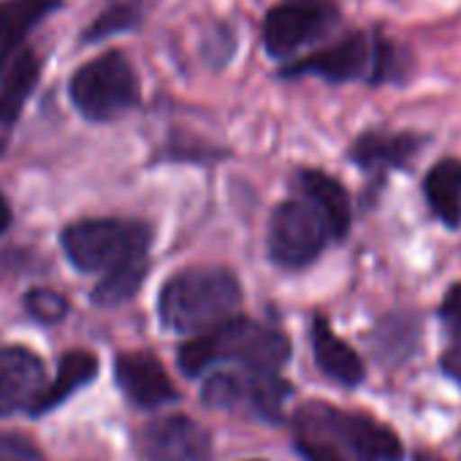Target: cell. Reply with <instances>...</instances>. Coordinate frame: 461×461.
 <instances>
[{"mask_svg":"<svg viewBox=\"0 0 461 461\" xmlns=\"http://www.w3.org/2000/svg\"><path fill=\"white\" fill-rule=\"evenodd\" d=\"M410 52L383 33H350L283 68V77H321L331 85H402L410 77Z\"/></svg>","mask_w":461,"mask_h":461,"instance_id":"1","label":"cell"},{"mask_svg":"<svg viewBox=\"0 0 461 461\" xmlns=\"http://www.w3.org/2000/svg\"><path fill=\"white\" fill-rule=\"evenodd\" d=\"M242 304L240 280L222 267H187L160 291V321L179 334H201L234 318Z\"/></svg>","mask_w":461,"mask_h":461,"instance_id":"2","label":"cell"},{"mask_svg":"<svg viewBox=\"0 0 461 461\" xmlns=\"http://www.w3.org/2000/svg\"><path fill=\"white\" fill-rule=\"evenodd\" d=\"M291 356V342L283 331L248 321L228 318L209 331H201L193 342L182 345L179 366L187 375H198L212 364L237 361L245 369L277 372Z\"/></svg>","mask_w":461,"mask_h":461,"instance_id":"3","label":"cell"},{"mask_svg":"<svg viewBox=\"0 0 461 461\" xmlns=\"http://www.w3.org/2000/svg\"><path fill=\"white\" fill-rule=\"evenodd\" d=\"M152 228L139 220L95 217L63 230V250L79 272H109L128 258L147 256Z\"/></svg>","mask_w":461,"mask_h":461,"instance_id":"4","label":"cell"},{"mask_svg":"<svg viewBox=\"0 0 461 461\" xmlns=\"http://www.w3.org/2000/svg\"><path fill=\"white\" fill-rule=\"evenodd\" d=\"M68 93L87 120L104 122L139 104V77L122 52H106L71 77Z\"/></svg>","mask_w":461,"mask_h":461,"instance_id":"5","label":"cell"},{"mask_svg":"<svg viewBox=\"0 0 461 461\" xmlns=\"http://www.w3.org/2000/svg\"><path fill=\"white\" fill-rule=\"evenodd\" d=\"M299 426L315 429L329 437L342 456L353 461H402V445L396 434L377 420L358 412H339L321 402L299 412Z\"/></svg>","mask_w":461,"mask_h":461,"instance_id":"6","label":"cell"},{"mask_svg":"<svg viewBox=\"0 0 461 461\" xmlns=\"http://www.w3.org/2000/svg\"><path fill=\"white\" fill-rule=\"evenodd\" d=\"M329 240V222L307 195L283 201L269 220V256L285 269L310 267Z\"/></svg>","mask_w":461,"mask_h":461,"instance_id":"7","label":"cell"},{"mask_svg":"<svg viewBox=\"0 0 461 461\" xmlns=\"http://www.w3.org/2000/svg\"><path fill=\"white\" fill-rule=\"evenodd\" d=\"M339 23L337 0H285L264 20V47L272 58H288L323 39Z\"/></svg>","mask_w":461,"mask_h":461,"instance_id":"8","label":"cell"},{"mask_svg":"<svg viewBox=\"0 0 461 461\" xmlns=\"http://www.w3.org/2000/svg\"><path fill=\"white\" fill-rule=\"evenodd\" d=\"M291 385L277 372L245 369L220 372L203 385V402L217 410H248L261 418H280Z\"/></svg>","mask_w":461,"mask_h":461,"instance_id":"9","label":"cell"},{"mask_svg":"<svg viewBox=\"0 0 461 461\" xmlns=\"http://www.w3.org/2000/svg\"><path fill=\"white\" fill-rule=\"evenodd\" d=\"M429 139L420 136V133H410V131H366L361 133L348 158L364 171L369 174V179H385L391 171H399V168H407L418 152L423 149Z\"/></svg>","mask_w":461,"mask_h":461,"instance_id":"10","label":"cell"},{"mask_svg":"<svg viewBox=\"0 0 461 461\" xmlns=\"http://www.w3.org/2000/svg\"><path fill=\"white\" fill-rule=\"evenodd\" d=\"M141 450L147 461H206L212 442L195 420L185 415H168L144 429Z\"/></svg>","mask_w":461,"mask_h":461,"instance_id":"11","label":"cell"},{"mask_svg":"<svg viewBox=\"0 0 461 461\" xmlns=\"http://www.w3.org/2000/svg\"><path fill=\"white\" fill-rule=\"evenodd\" d=\"M44 364L28 348L0 350V415L31 410L44 391Z\"/></svg>","mask_w":461,"mask_h":461,"instance_id":"12","label":"cell"},{"mask_svg":"<svg viewBox=\"0 0 461 461\" xmlns=\"http://www.w3.org/2000/svg\"><path fill=\"white\" fill-rule=\"evenodd\" d=\"M117 383L139 407H160L176 399V388L152 353H122L117 358Z\"/></svg>","mask_w":461,"mask_h":461,"instance_id":"13","label":"cell"},{"mask_svg":"<svg viewBox=\"0 0 461 461\" xmlns=\"http://www.w3.org/2000/svg\"><path fill=\"white\" fill-rule=\"evenodd\" d=\"M41 74V63L31 50H23L4 71H0V158L6 155L14 125L25 101L31 98Z\"/></svg>","mask_w":461,"mask_h":461,"instance_id":"14","label":"cell"},{"mask_svg":"<svg viewBox=\"0 0 461 461\" xmlns=\"http://www.w3.org/2000/svg\"><path fill=\"white\" fill-rule=\"evenodd\" d=\"M60 6L63 0H0V71L23 52L36 25Z\"/></svg>","mask_w":461,"mask_h":461,"instance_id":"15","label":"cell"},{"mask_svg":"<svg viewBox=\"0 0 461 461\" xmlns=\"http://www.w3.org/2000/svg\"><path fill=\"white\" fill-rule=\"evenodd\" d=\"M299 187L302 193L321 209V214L329 222L331 240H345L353 214H350V195L342 182H337L331 174L318 171V168H304L299 171Z\"/></svg>","mask_w":461,"mask_h":461,"instance_id":"16","label":"cell"},{"mask_svg":"<svg viewBox=\"0 0 461 461\" xmlns=\"http://www.w3.org/2000/svg\"><path fill=\"white\" fill-rule=\"evenodd\" d=\"M312 350H315V361L326 377H331L342 385H358L364 380V364H361L358 353L331 331L326 318L312 321Z\"/></svg>","mask_w":461,"mask_h":461,"instance_id":"17","label":"cell"},{"mask_svg":"<svg viewBox=\"0 0 461 461\" xmlns=\"http://www.w3.org/2000/svg\"><path fill=\"white\" fill-rule=\"evenodd\" d=\"M423 195L431 214L442 225L458 228L461 225V160L445 158L434 163L423 179Z\"/></svg>","mask_w":461,"mask_h":461,"instance_id":"18","label":"cell"},{"mask_svg":"<svg viewBox=\"0 0 461 461\" xmlns=\"http://www.w3.org/2000/svg\"><path fill=\"white\" fill-rule=\"evenodd\" d=\"M98 372V358L87 350H71L60 358V366H58V377L44 385V391L39 393V399L33 402L31 412H47V410H55L60 402H66L71 393H77L82 385H87Z\"/></svg>","mask_w":461,"mask_h":461,"instance_id":"19","label":"cell"},{"mask_svg":"<svg viewBox=\"0 0 461 461\" xmlns=\"http://www.w3.org/2000/svg\"><path fill=\"white\" fill-rule=\"evenodd\" d=\"M147 277V256L128 258L125 264L104 272V280L93 291V302L98 307H120L133 299Z\"/></svg>","mask_w":461,"mask_h":461,"instance_id":"20","label":"cell"},{"mask_svg":"<svg viewBox=\"0 0 461 461\" xmlns=\"http://www.w3.org/2000/svg\"><path fill=\"white\" fill-rule=\"evenodd\" d=\"M141 23V4L139 0H122V4H112L106 6L85 31V41L87 44H98L104 39H112L117 33H125L131 28H136Z\"/></svg>","mask_w":461,"mask_h":461,"instance_id":"21","label":"cell"},{"mask_svg":"<svg viewBox=\"0 0 461 461\" xmlns=\"http://www.w3.org/2000/svg\"><path fill=\"white\" fill-rule=\"evenodd\" d=\"M25 307L28 312L41 321V323H58L68 315V302L55 294V291H47V288H33L25 294Z\"/></svg>","mask_w":461,"mask_h":461,"instance_id":"22","label":"cell"},{"mask_svg":"<svg viewBox=\"0 0 461 461\" xmlns=\"http://www.w3.org/2000/svg\"><path fill=\"white\" fill-rule=\"evenodd\" d=\"M0 461H44V458L28 439L4 434L0 437Z\"/></svg>","mask_w":461,"mask_h":461,"instance_id":"23","label":"cell"},{"mask_svg":"<svg viewBox=\"0 0 461 461\" xmlns=\"http://www.w3.org/2000/svg\"><path fill=\"white\" fill-rule=\"evenodd\" d=\"M439 318L445 321V326L453 331H461V283H456L445 299H442V307H439Z\"/></svg>","mask_w":461,"mask_h":461,"instance_id":"24","label":"cell"},{"mask_svg":"<svg viewBox=\"0 0 461 461\" xmlns=\"http://www.w3.org/2000/svg\"><path fill=\"white\" fill-rule=\"evenodd\" d=\"M442 369L461 385V331H453V342L442 356Z\"/></svg>","mask_w":461,"mask_h":461,"instance_id":"25","label":"cell"},{"mask_svg":"<svg viewBox=\"0 0 461 461\" xmlns=\"http://www.w3.org/2000/svg\"><path fill=\"white\" fill-rule=\"evenodd\" d=\"M9 225H12V206H9L6 195L0 193V237L6 234V230H9Z\"/></svg>","mask_w":461,"mask_h":461,"instance_id":"26","label":"cell"},{"mask_svg":"<svg viewBox=\"0 0 461 461\" xmlns=\"http://www.w3.org/2000/svg\"><path fill=\"white\" fill-rule=\"evenodd\" d=\"M415 461H442V458H437V456H429V453H418V456H415Z\"/></svg>","mask_w":461,"mask_h":461,"instance_id":"27","label":"cell"}]
</instances>
